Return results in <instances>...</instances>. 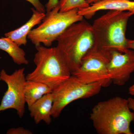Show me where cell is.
Listing matches in <instances>:
<instances>
[{
  "mask_svg": "<svg viewBox=\"0 0 134 134\" xmlns=\"http://www.w3.org/2000/svg\"><path fill=\"white\" fill-rule=\"evenodd\" d=\"M90 119L99 134H133L130 125L134 121V112L128 99L115 97L100 101L93 107Z\"/></svg>",
  "mask_w": 134,
  "mask_h": 134,
  "instance_id": "obj_1",
  "label": "cell"
},
{
  "mask_svg": "<svg viewBox=\"0 0 134 134\" xmlns=\"http://www.w3.org/2000/svg\"><path fill=\"white\" fill-rule=\"evenodd\" d=\"M133 15L127 11L111 10L95 20L92 25V47L110 52L127 51L126 30L128 21Z\"/></svg>",
  "mask_w": 134,
  "mask_h": 134,
  "instance_id": "obj_2",
  "label": "cell"
},
{
  "mask_svg": "<svg viewBox=\"0 0 134 134\" xmlns=\"http://www.w3.org/2000/svg\"><path fill=\"white\" fill-rule=\"evenodd\" d=\"M34 62L36 68L26 80L40 82L53 90L72 75L66 62L57 47L36 46Z\"/></svg>",
  "mask_w": 134,
  "mask_h": 134,
  "instance_id": "obj_3",
  "label": "cell"
},
{
  "mask_svg": "<svg viewBox=\"0 0 134 134\" xmlns=\"http://www.w3.org/2000/svg\"><path fill=\"white\" fill-rule=\"evenodd\" d=\"M56 41V47L65 59L72 75L79 68L82 59L93 46L92 25L83 19L73 24Z\"/></svg>",
  "mask_w": 134,
  "mask_h": 134,
  "instance_id": "obj_4",
  "label": "cell"
},
{
  "mask_svg": "<svg viewBox=\"0 0 134 134\" xmlns=\"http://www.w3.org/2000/svg\"><path fill=\"white\" fill-rule=\"evenodd\" d=\"M83 18L79 14L78 9L60 12L58 4L46 14L41 23L31 30L27 38L36 46L42 43L49 47L67 28L73 24L82 21Z\"/></svg>",
  "mask_w": 134,
  "mask_h": 134,
  "instance_id": "obj_5",
  "label": "cell"
},
{
  "mask_svg": "<svg viewBox=\"0 0 134 134\" xmlns=\"http://www.w3.org/2000/svg\"><path fill=\"white\" fill-rule=\"evenodd\" d=\"M104 87V84L103 82L85 83L72 75L53 90V103L52 117L58 118L63 110L70 103L96 96Z\"/></svg>",
  "mask_w": 134,
  "mask_h": 134,
  "instance_id": "obj_6",
  "label": "cell"
},
{
  "mask_svg": "<svg viewBox=\"0 0 134 134\" xmlns=\"http://www.w3.org/2000/svg\"><path fill=\"white\" fill-rule=\"evenodd\" d=\"M111 52L92 47L72 75L85 83L103 82L105 87L107 86L112 82L108 70Z\"/></svg>",
  "mask_w": 134,
  "mask_h": 134,
  "instance_id": "obj_7",
  "label": "cell"
},
{
  "mask_svg": "<svg viewBox=\"0 0 134 134\" xmlns=\"http://www.w3.org/2000/svg\"><path fill=\"white\" fill-rule=\"evenodd\" d=\"M24 68L16 70L8 74L5 69L0 72V81L7 84V90L3 97L0 104V112L8 109L16 110L17 113L22 118L25 111V85L26 81Z\"/></svg>",
  "mask_w": 134,
  "mask_h": 134,
  "instance_id": "obj_8",
  "label": "cell"
},
{
  "mask_svg": "<svg viewBox=\"0 0 134 134\" xmlns=\"http://www.w3.org/2000/svg\"><path fill=\"white\" fill-rule=\"evenodd\" d=\"M108 70L111 81L114 84L125 85L134 72V50L129 49L124 53L112 51Z\"/></svg>",
  "mask_w": 134,
  "mask_h": 134,
  "instance_id": "obj_9",
  "label": "cell"
},
{
  "mask_svg": "<svg viewBox=\"0 0 134 134\" xmlns=\"http://www.w3.org/2000/svg\"><path fill=\"white\" fill-rule=\"evenodd\" d=\"M101 10L127 11L134 15V1L131 0H100L89 7L78 9L79 14L90 19Z\"/></svg>",
  "mask_w": 134,
  "mask_h": 134,
  "instance_id": "obj_10",
  "label": "cell"
},
{
  "mask_svg": "<svg viewBox=\"0 0 134 134\" xmlns=\"http://www.w3.org/2000/svg\"><path fill=\"white\" fill-rule=\"evenodd\" d=\"M31 10L32 15L26 23L19 28L5 33L4 35L19 46H26L27 38L30 32L36 25L40 24L45 17V13L39 12L34 8H31Z\"/></svg>",
  "mask_w": 134,
  "mask_h": 134,
  "instance_id": "obj_11",
  "label": "cell"
},
{
  "mask_svg": "<svg viewBox=\"0 0 134 134\" xmlns=\"http://www.w3.org/2000/svg\"><path fill=\"white\" fill-rule=\"evenodd\" d=\"M53 103V93H47L28 108L30 115L36 124L42 121L48 125L51 124Z\"/></svg>",
  "mask_w": 134,
  "mask_h": 134,
  "instance_id": "obj_12",
  "label": "cell"
},
{
  "mask_svg": "<svg viewBox=\"0 0 134 134\" xmlns=\"http://www.w3.org/2000/svg\"><path fill=\"white\" fill-rule=\"evenodd\" d=\"M53 90L40 82L26 80L25 85V101L28 108L47 93H52Z\"/></svg>",
  "mask_w": 134,
  "mask_h": 134,
  "instance_id": "obj_13",
  "label": "cell"
},
{
  "mask_svg": "<svg viewBox=\"0 0 134 134\" xmlns=\"http://www.w3.org/2000/svg\"><path fill=\"white\" fill-rule=\"evenodd\" d=\"M17 44L7 37L0 38V50L4 51L18 65H28L25 52Z\"/></svg>",
  "mask_w": 134,
  "mask_h": 134,
  "instance_id": "obj_14",
  "label": "cell"
},
{
  "mask_svg": "<svg viewBox=\"0 0 134 134\" xmlns=\"http://www.w3.org/2000/svg\"><path fill=\"white\" fill-rule=\"evenodd\" d=\"M59 4L60 12L84 8L90 5L87 3L86 0H59Z\"/></svg>",
  "mask_w": 134,
  "mask_h": 134,
  "instance_id": "obj_15",
  "label": "cell"
},
{
  "mask_svg": "<svg viewBox=\"0 0 134 134\" xmlns=\"http://www.w3.org/2000/svg\"><path fill=\"white\" fill-rule=\"evenodd\" d=\"M32 132L29 130L25 129L23 127L12 128L7 132V134H32Z\"/></svg>",
  "mask_w": 134,
  "mask_h": 134,
  "instance_id": "obj_16",
  "label": "cell"
},
{
  "mask_svg": "<svg viewBox=\"0 0 134 134\" xmlns=\"http://www.w3.org/2000/svg\"><path fill=\"white\" fill-rule=\"evenodd\" d=\"M31 3L33 5L35 9L38 11L45 13L46 9L43 4L40 0H25Z\"/></svg>",
  "mask_w": 134,
  "mask_h": 134,
  "instance_id": "obj_17",
  "label": "cell"
},
{
  "mask_svg": "<svg viewBox=\"0 0 134 134\" xmlns=\"http://www.w3.org/2000/svg\"><path fill=\"white\" fill-rule=\"evenodd\" d=\"M59 0H48L46 5V7L47 13L50 12L59 4Z\"/></svg>",
  "mask_w": 134,
  "mask_h": 134,
  "instance_id": "obj_18",
  "label": "cell"
},
{
  "mask_svg": "<svg viewBox=\"0 0 134 134\" xmlns=\"http://www.w3.org/2000/svg\"><path fill=\"white\" fill-rule=\"evenodd\" d=\"M127 46L129 49L134 51V40H127Z\"/></svg>",
  "mask_w": 134,
  "mask_h": 134,
  "instance_id": "obj_19",
  "label": "cell"
},
{
  "mask_svg": "<svg viewBox=\"0 0 134 134\" xmlns=\"http://www.w3.org/2000/svg\"><path fill=\"white\" fill-rule=\"evenodd\" d=\"M127 99L130 108L134 112V98H129Z\"/></svg>",
  "mask_w": 134,
  "mask_h": 134,
  "instance_id": "obj_20",
  "label": "cell"
},
{
  "mask_svg": "<svg viewBox=\"0 0 134 134\" xmlns=\"http://www.w3.org/2000/svg\"><path fill=\"white\" fill-rule=\"evenodd\" d=\"M128 91L130 95L133 96L134 98V84L129 87Z\"/></svg>",
  "mask_w": 134,
  "mask_h": 134,
  "instance_id": "obj_21",
  "label": "cell"
},
{
  "mask_svg": "<svg viewBox=\"0 0 134 134\" xmlns=\"http://www.w3.org/2000/svg\"><path fill=\"white\" fill-rule=\"evenodd\" d=\"M99 1L100 0H86V1L89 5H90L92 3L97 2Z\"/></svg>",
  "mask_w": 134,
  "mask_h": 134,
  "instance_id": "obj_22",
  "label": "cell"
}]
</instances>
